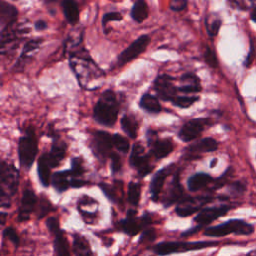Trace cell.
Here are the masks:
<instances>
[{
	"mask_svg": "<svg viewBox=\"0 0 256 256\" xmlns=\"http://www.w3.org/2000/svg\"><path fill=\"white\" fill-rule=\"evenodd\" d=\"M214 199L212 195H202L197 197H184L175 208L176 214L180 217L187 216L202 210L203 206Z\"/></svg>",
	"mask_w": 256,
	"mask_h": 256,
	"instance_id": "52a82bcc",
	"label": "cell"
},
{
	"mask_svg": "<svg viewBox=\"0 0 256 256\" xmlns=\"http://www.w3.org/2000/svg\"><path fill=\"white\" fill-rule=\"evenodd\" d=\"M46 225L48 230L54 235L58 233L59 231H61L62 229L60 228V223H59V220L56 217H50L46 221Z\"/></svg>",
	"mask_w": 256,
	"mask_h": 256,
	"instance_id": "7bdbcfd3",
	"label": "cell"
},
{
	"mask_svg": "<svg viewBox=\"0 0 256 256\" xmlns=\"http://www.w3.org/2000/svg\"><path fill=\"white\" fill-rule=\"evenodd\" d=\"M43 41L42 38H35V39H31V40L27 41L24 45V48L19 56L18 60L16 61L15 64V69H22L25 62L27 61V59H29L31 57V54H33L34 51H36L39 46L41 45Z\"/></svg>",
	"mask_w": 256,
	"mask_h": 256,
	"instance_id": "603a6c76",
	"label": "cell"
},
{
	"mask_svg": "<svg viewBox=\"0 0 256 256\" xmlns=\"http://www.w3.org/2000/svg\"><path fill=\"white\" fill-rule=\"evenodd\" d=\"M217 241H165L153 246L152 250L155 254L165 256L175 253H182L187 251L200 250L208 247L217 246Z\"/></svg>",
	"mask_w": 256,
	"mask_h": 256,
	"instance_id": "3957f363",
	"label": "cell"
},
{
	"mask_svg": "<svg viewBox=\"0 0 256 256\" xmlns=\"http://www.w3.org/2000/svg\"><path fill=\"white\" fill-rule=\"evenodd\" d=\"M122 19H123V17H122V14L120 12H117V11L108 12V13H105L103 15L102 25L105 28V26L107 25L108 22H110V21H120V20H122Z\"/></svg>",
	"mask_w": 256,
	"mask_h": 256,
	"instance_id": "60d3db41",
	"label": "cell"
},
{
	"mask_svg": "<svg viewBox=\"0 0 256 256\" xmlns=\"http://www.w3.org/2000/svg\"><path fill=\"white\" fill-rule=\"evenodd\" d=\"M51 210H52V205L49 202V200H47L46 198H42L40 202L39 203L37 202V206H36L37 218L38 219L43 218L44 216H46Z\"/></svg>",
	"mask_w": 256,
	"mask_h": 256,
	"instance_id": "8d00e7d4",
	"label": "cell"
},
{
	"mask_svg": "<svg viewBox=\"0 0 256 256\" xmlns=\"http://www.w3.org/2000/svg\"><path fill=\"white\" fill-rule=\"evenodd\" d=\"M254 51H255V47L251 45V46H250V51H249V53H248V55H247V57H246V59H245V61H244V65H245L246 67H250L251 64H252V62H253Z\"/></svg>",
	"mask_w": 256,
	"mask_h": 256,
	"instance_id": "bcb514c9",
	"label": "cell"
},
{
	"mask_svg": "<svg viewBox=\"0 0 256 256\" xmlns=\"http://www.w3.org/2000/svg\"><path fill=\"white\" fill-rule=\"evenodd\" d=\"M247 256H256V249L250 250V251L247 253Z\"/></svg>",
	"mask_w": 256,
	"mask_h": 256,
	"instance_id": "f5cc1de1",
	"label": "cell"
},
{
	"mask_svg": "<svg viewBox=\"0 0 256 256\" xmlns=\"http://www.w3.org/2000/svg\"><path fill=\"white\" fill-rule=\"evenodd\" d=\"M250 18L253 22L256 23V4H253L250 8Z\"/></svg>",
	"mask_w": 256,
	"mask_h": 256,
	"instance_id": "681fc988",
	"label": "cell"
},
{
	"mask_svg": "<svg viewBox=\"0 0 256 256\" xmlns=\"http://www.w3.org/2000/svg\"><path fill=\"white\" fill-rule=\"evenodd\" d=\"M151 154L157 160H160L164 157L168 156L173 150V143L169 139L164 140H155L150 143Z\"/></svg>",
	"mask_w": 256,
	"mask_h": 256,
	"instance_id": "cb8c5ba5",
	"label": "cell"
},
{
	"mask_svg": "<svg viewBox=\"0 0 256 256\" xmlns=\"http://www.w3.org/2000/svg\"><path fill=\"white\" fill-rule=\"evenodd\" d=\"M230 209L231 207L229 205H220V206L203 208L194 217V222L197 223L198 226L203 227L215 221L216 219L220 218L221 216L225 215Z\"/></svg>",
	"mask_w": 256,
	"mask_h": 256,
	"instance_id": "4fadbf2b",
	"label": "cell"
},
{
	"mask_svg": "<svg viewBox=\"0 0 256 256\" xmlns=\"http://www.w3.org/2000/svg\"><path fill=\"white\" fill-rule=\"evenodd\" d=\"M136 214L137 211L135 209H129L127 211L126 218L119 222L120 230L129 236L138 234L142 229H146V227L151 223V217L149 214H143L141 218H137Z\"/></svg>",
	"mask_w": 256,
	"mask_h": 256,
	"instance_id": "8992f818",
	"label": "cell"
},
{
	"mask_svg": "<svg viewBox=\"0 0 256 256\" xmlns=\"http://www.w3.org/2000/svg\"><path fill=\"white\" fill-rule=\"evenodd\" d=\"M72 250L75 256H95L89 241L83 235L75 233L73 235Z\"/></svg>",
	"mask_w": 256,
	"mask_h": 256,
	"instance_id": "7402d4cb",
	"label": "cell"
},
{
	"mask_svg": "<svg viewBox=\"0 0 256 256\" xmlns=\"http://www.w3.org/2000/svg\"><path fill=\"white\" fill-rule=\"evenodd\" d=\"M173 165H169L166 166L164 168H162L161 170L157 171L153 178L151 180V184H150V194H151V200L153 202H157L159 199V196L161 193V190L163 188V185L165 183V180L167 178V176L171 173Z\"/></svg>",
	"mask_w": 256,
	"mask_h": 256,
	"instance_id": "9a60e30c",
	"label": "cell"
},
{
	"mask_svg": "<svg viewBox=\"0 0 256 256\" xmlns=\"http://www.w3.org/2000/svg\"><path fill=\"white\" fill-rule=\"evenodd\" d=\"M37 197L32 189H25L22 198L20 202V206L18 209V215H17V221L18 222H25L29 220L31 213L36 209L37 206Z\"/></svg>",
	"mask_w": 256,
	"mask_h": 256,
	"instance_id": "5bb4252c",
	"label": "cell"
},
{
	"mask_svg": "<svg viewBox=\"0 0 256 256\" xmlns=\"http://www.w3.org/2000/svg\"><path fill=\"white\" fill-rule=\"evenodd\" d=\"M66 149H67V146L65 143L60 142L58 140L53 142L50 151L48 153H45L48 163L51 168H54V167L60 165V163L62 162V160L65 158V156H66Z\"/></svg>",
	"mask_w": 256,
	"mask_h": 256,
	"instance_id": "ac0fdd59",
	"label": "cell"
},
{
	"mask_svg": "<svg viewBox=\"0 0 256 256\" xmlns=\"http://www.w3.org/2000/svg\"><path fill=\"white\" fill-rule=\"evenodd\" d=\"M51 167L48 163L46 154H42L37 161V174L39 181L41 182V184L44 187H48L51 182Z\"/></svg>",
	"mask_w": 256,
	"mask_h": 256,
	"instance_id": "d4e9b609",
	"label": "cell"
},
{
	"mask_svg": "<svg viewBox=\"0 0 256 256\" xmlns=\"http://www.w3.org/2000/svg\"><path fill=\"white\" fill-rule=\"evenodd\" d=\"M70 175L73 176V178H77L78 176H81L84 173L83 161L80 157H75L71 161V169L69 170Z\"/></svg>",
	"mask_w": 256,
	"mask_h": 256,
	"instance_id": "d590c367",
	"label": "cell"
},
{
	"mask_svg": "<svg viewBox=\"0 0 256 256\" xmlns=\"http://www.w3.org/2000/svg\"><path fill=\"white\" fill-rule=\"evenodd\" d=\"M214 181L215 180L212 178V176L210 174L204 172H198L189 177V179L187 181V186L189 191L196 192L207 187Z\"/></svg>",
	"mask_w": 256,
	"mask_h": 256,
	"instance_id": "44dd1931",
	"label": "cell"
},
{
	"mask_svg": "<svg viewBox=\"0 0 256 256\" xmlns=\"http://www.w3.org/2000/svg\"><path fill=\"white\" fill-rule=\"evenodd\" d=\"M174 78L168 74H160L155 78L153 82V89L156 91L160 99L164 101H170L177 95L178 89L173 84Z\"/></svg>",
	"mask_w": 256,
	"mask_h": 256,
	"instance_id": "7c38bea8",
	"label": "cell"
},
{
	"mask_svg": "<svg viewBox=\"0 0 256 256\" xmlns=\"http://www.w3.org/2000/svg\"><path fill=\"white\" fill-rule=\"evenodd\" d=\"M111 158V171L113 174L119 172L122 168V160L119 154H117L116 152H112L110 155Z\"/></svg>",
	"mask_w": 256,
	"mask_h": 256,
	"instance_id": "f35d334b",
	"label": "cell"
},
{
	"mask_svg": "<svg viewBox=\"0 0 256 256\" xmlns=\"http://www.w3.org/2000/svg\"><path fill=\"white\" fill-rule=\"evenodd\" d=\"M141 197V185L137 182H130L127 191V200L130 205L137 206Z\"/></svg>",
	"mask_w": 256,
	"mask_h": 256,
	"instance_id": "1f68e13d",
	"label": "cell"
},
{
	"mask_svg": "<svg viewBox=\"0 0 256 256\" xmlns=\"http://www.w3.org/2000/svg\"><path fill=\"white\" fill-rule=\"evenodd\" d=\"M129 164L137 169L141 176H146L153 169L149 162V156L145 154L144 147L141 143H135L133 145L129 157Z\"/></svg>",
	"mask_w": 256,
	"mask_h": 256,
	"instance_id": "30bf717a",
	"label": "cell"
},
{
	"mask_svg": "<svg viewBox=\"0 0 256 256\" xmlns=\"http://www.w3.org/2000/svg\"><path fill=\"white\" fill-rule=\"evenodd\" d=\"M71 176L69 170L58 171L53 173L51 177V184L58 193H62L68 189L70 186V181L68 177Z\"/></svg>",
	"mask_w": 256,
	"mask_h": 256,
	"instance_id": "484cf974",
	"label": "cell"
},
{
	"mask_svg": "<svg viewBox=\"0 0 256 256\" xmlns=\"http://www.w3.org/2000/svg\"><path fill=\"white\" fill-rule=\"evenodd\" d=\"M150 43V37L148 35H141L125 49L123 50L117 59L118 65H125L126 63L132 61L133 59L138 57L141 53H143L147 46Z\"/></svg>",
	"mask_w": 256,
	"mask_h": 256,
	"instance_id": "9c48e42d",
	"label": "cell"
},
{
	"mask_svg": "<svg viewBox=\"0 0 256 256\" xmlns=\"http://www.w3.org/2000/svg\"><path fill=\"white\" fill-rule=\"evenodd\" d=\"M93 150L95 155L101 161L105 162L107 157H110L112 145H113V135L106 131H96L93 136Z\"/></svg>",
	"mask_w": 256,
	"mask_h": 256,
	"instance_id": "8fae6325",
	"label": "cell"
},
{
	"mask_svg": "<svg viewBox=\"0 0 256 256\" xmlns=\"http://www.w3.org/2000/svg\"><path fill=\"white\" fill-rule=\"evenodd\" d=\"M19 181L18 170L10 163L0 164V201L2 207H9L11 198L17 191Z\"/></svg>",
	"mask_w": 256,
	"mask_h": 256,
	"instance_id": "7a4b0ae2",
	"label": "cell"
},
{
	"mask_svg": "<svg viewBox=\"0 0 256 256\" xmlns=\"http://www.w3.org/2000/svg\"><path fill=\"white\" fill-rule=\"evenodd\" d=\"M204 59L207 65H209L212 68L218 67V59L216 57V54L214 50H212L210 47H206L204 52Z\"/></svg>",
	"mask_w": 256,
	"mask_h": 256,
	"instance_id": "74e56055",
	"label": "cell"
},
{
	"mask_svg": "<svg viewBox=\"0 0 256 256\" xmlns=\"http://www.w3.org/2000/svg\"><path fill=\"white\" fill-rule=\"evenodd\" d=\"M87 182L79 179V178H72L70 180V186H72L73 188H79V187H83L84 185H86Z\"/></svg>",
	"mask_w": 256,
	"mask_h": 256,
	"instance_id": "7dc6e473",
	"label": "cell"
},
{
	"mask_svg": "<svg viewBox=\"0 0 256 256\" xmlns=\"http://www.w3.org/2000/svg\"><path fill=\"white\" fill-rule=\"evenodd\" d=\"M121 127L130 138L132 139L136 138L137 132H138V123H137L135 118L127 114L124 115L121 118Z\"/></svg>",
	"mask_w": 256,
	"mask_h": 256,
	"instance_id": "4dcf8cb0",
	"label": "cell"
},
{
	"mask_svg": "<svg viewBox=\"0 0 256 256\" xmlns=\"http://www.w3.org/2000/svg\"><path fill=\"white\" fill-rule=\"evenodd\" d=\"M133 20L137 23H142L148 16V5L143 0L136 1L130 11Z\"/></svg>",
	"mask_w": 256,
	"mask_h": 256,
	"instance_id": "f546056e",
	"label": "cell"
},
{
	"mask_svg": "<svg viewBox=\"0 0 256 256\" xmlns=\"http://www.w3.org/2000/svg\"><path fill=\"white\" fill-rule=\"evenodd\" d=\"M254 232V226L242 219H231L224 223L207 227L204 235L208 237H223L229 234L251 235Z\"/></svg>",
	"mask_w": 256,
	"mask_h": 256,
	"instance_id": "277c9868",
	"label": "cell"
},
{
	"mask_svg": "<svg viewBox=\"0 0 256 256\" xmlns=\"http://www.w3.org/2000/svg\"><path fill=\"white\" fill-rule=\"evenodd\" d=\"M3 236L4 238L8 239L10 242H12L15 246H17L19 244V241H20V239H19V236L16 232V230L13 228V227H6L4 230H3Z\"/></svg>",
	"mask_w": 256,
	"mask_h": 256,
	"instance_id": "ab89813d",
	"label": "cell"
},
{
	"mask_svg": "<svg viewBox=\"0 0 256 256\" xmlns=\"http://www.w3.org/2000/svg\"><path fill=\"white\" fill-rule=\"evenodd\" d=\"M184 198V191L182 188V185L180 183V178H179V172H176L173 180L171 182L170 188L168 190V193L164 200V206L168 207L173 205L175 202H180Z\"/></svg>",
	"mask_w": 256,
	"mask_h": 256,
	"instance_id": "e0dca14e",
	"label": "cell"
},
{
	"mask_svg": "<svg viewBox=\"0 0 256 256\" xmlns=\"http://www.w3.org/2000/svg\"><path fill=\"white\" fill-rule=\"evenodd\" d=\"M139 105L142 109L149 113H159L162 110L158 98L150 93H145L142 95Z\"/></svg>",
	"mask_w": 256,
	"mask_h": 256,
	"instance_id": "f1b7e54d",
	"label": "cell"
},
{
	"mask_svg": "<svg viewBox=\"0 0 256 256\" xmlns=\"http://www.w3.org/2000/svg\"><path fill=\"white\" fill-rule=\"evenodd\" d=\"M187 4L186 0H173L169 3V8L172 11H182L186 8Z\"/></svg>",
	"mask_w": 256,
	"mask_h": 256,
	"instance_id": "ee69618b",
	"label": "cell"
},
{
	"mask_svg": "<svg viewBox=\"0 0 256 256\" xmlns=\"http://www.w3.org/2000/svg\"><path fill=\"white\" fill-rule=\"evenodd\" d=\"M218 142L216 141L214 138L211 137H207V138H203L200 141L196 142L195 144L190 145L188 148H186L185 152L192 156L194 154H199V153H206V152H213L218 149Z\"/></svg>",
	"mask_w": 256,
	"mask_h": 256,
	"instance_id": "ffe728a7",
	"label": "cell"
},
{
	"mask_svg": "<svg viewBox=\"0 0 256 256\" xmlns=\"http://www.w3.org/2000/svg\"><path fill=\"white\" fill-rule=\"evenodd\" d=\"M61 6L67 22L71 25H75L79 20V8L77 3L72 0H65L62 1Z\"/></svg>",
	"mask_w": 256,
	"mask_h": 256,
	"instance_id": "4316f807",
	"label": "cell"
},
{
	"mask_svg": "<svg viewBox=\"0 0 256 256\" xmlns=\"http://www.w3.org/2000/svg\"><path fill=\"white\" fill-rule=\"evenodd\" d=\"M101 189L103 190V192L105 193V195L107 197L111 200V201H116V192L112 189L111 186L107 185L106 183H101L100 184Z\"/></svg>",
	"mask_w": 256,
	"mask_h": 256,
	"instance_id": "f6af8a7d",
	"label": "cell"
},
{
	"mask_svg": "<svg viewBox=\"0 0 256 256\" xmlns=\"http://www.w3.org/2000/svg\"><path fill=\"white\" fill-rule=\"evenodd\" d=\"M47 23L44 21V20H38L34 23V28L37 30V31H42V30H45L47 28Z\"/></svg>",
	"mask_w": 256,
	"mask_h": 256,
	"instance_id": "c3c4849f",
	"label": "cell"
},
{
	"mask_svg": "<svg viewBox=\"0 0 256 256\" xmlns=\"http://www.w3.org/2000/svg\"><path fill=\"white\" fill-rule=\"evenodd\" d=\"M119 107L115 93L111 89L104 91L94 106V120L102 126H113L117 120Z\"/></svg>",
	"mask_w": 256,
	"mask_h": 256,
	"instance_id": "6da1fadb",
	"label": "cell"
},
{
	"mask_svg": "<svg viewBox=\"0 0 256 256\" xmlns=\"http://www.w3.org/2000/svg\"><path fill=\"white\" fill-rule=\"evenodd\" d=\"M17 151L19 163L23 168L29 170L37 154V139L33 127L26 129L24 134L19 138Z\"/></svg>",
	"mask_w": 256,
	"mask_h": 256,
	"instance_id": "5b68a950",
	"label": "cell"
},
{
	"mask_svg": "<svg viewBox=\"0 0 256 256\" xmlns=\"http://www.w3.org/2000/svg\"><path fill=\"white\" fill-rule=\"evenodd\" d=\"M181 82L183 85L178 88V91L185 94L198 93L202 90L199 77L192 72L184 73L181 76Z\"/></svg>",
	"mask_w": 256,
	"mask_h": 256,
	"instance_id": "d6986e66",
	"label": "cell"
},
{
	"mask_svg": "<svg viewBox=\"0 0 256 256\" xmlns=\"http://www.w3.org/2000/svg\"><path fill=\"white\" fill-rule=\"evenodd\" d=\"M211 125V119L208 118H194L184 123L178 132V137L183 142H190L197 138L207 126Z\"/></svg>",
	"mask_w": 256,
	"mask_h": 256,
	"instance_id": "ba28073f",
	"label": "cell"
},
{
	"mask_svg": "<svg viewBox=\"0 0 256 256\" xmlns=\"http://www.w3.org/2000/svg\"><path fill=\"white\" fill-rule=\"evenodd\" d=\"M199 100V96L192 95V96H178L176 95L171 102L173 105L180 107V108H188L191 105H193L195 102H197Z\"/></svg>",
	"mask_w": 256,
	"mask_h": 256,
	"instance_id": "d6a6232c",
	"label": "cell"
},
{
	"mask_svg": "<svg viewBox=\"0 0 256 256\" xmlns=\"http://www.w3.org/2000/svg\"><path fill=\"white\" fill-rule=\"evenodd\" d=\"M6 216L7 214L5 212H1V216H0V218H1V224L4 225L5 221H6Z\"/></svg>",
	"mask_w": 256,
	"mask_h": 256,
	"instance_id": "816d5d0a",
	"label": "cell"
},
{
	"mask_svg": "<svg viewBox=\"0 0 256 256\" xmlns=\"http://www.w3.org/2000/svg\"><path fill=\"white\" fill-rule=\"evenodd\" d=\"M156 238V234H155V230L153 228H146L144 229V231L142 232L141 236H140V243H145V242H151Z\"/></svg>",
	"mask_w": 256,
	"mask_h": 256,
	"instance_id": "b9f144b4",
	"label": "cell"
},
{
	"mask_svg": "<svg viewBox=\"0 0 256 256\" xmlns=\"http://www.w3.org/2000/svg\"><path fill=\"white\" fill-rule=\"evenodd\" d=\"M231 4H234L235 6H237L239 9H247L246 6H245V3L244 2H240V1H233V2H230Z\"/></svg>",
	"mask_w": 256,
	"mask_h": 256,
	"instance_id": "f907efd6",
	"label": "cell"
},
{
	"mask_svg": "<svg viewBox=\"0 0 256 256\" xmlns=\"http://www.w3.org/2000/svg\"><path fill=\"white\" fill-rule=\"evenodd\" d=\"M205 24H206V30H207L208 35L211 37H214L218 34L221 28V25H222V20H221V18L217 16H215L211 19L210 17L207 16Z\"/></svg>",
	"mask_w": 256,
	"mask_h": 256,
	"instance_id": "836d02e7",
	"label": "cell"
},
{
	"mask_svg": "<svg viewBox=\"0 0 256 256\" xmlns=\"http://www.w3.org/2000/svg\"><path fill=\"white\" fill-rule=\"evenodd\" d=\"M18 11L15 6L5 2L0 1V25L1 31L11 28L17 20Z\"/></svg>",
	"mask_w": 256,
	"mask_h": 256,
	"instance_id": "2e32d148",
	"label": "cell"
},
{
	"mask_svg": "<svg viewBox=\"0 0 256 256\" xmlns=\"http://www.w3.org/2000/svg\"><path fill=\"white\" fill-rule=\"evenodd\" d=\"M54 252L56 256H71L69 244L64 235V231L61 230L54 234Z\"/></svg>",
	"mask_w": 256,
	"mask_h": 256,
	"instance_id": "83f0119b",
	"label": "cell"
},
{
	"mask_svg": "<svg viewBox=\"0 0 256 256\" xmlns=\"http://www.w3.org/2000/svg\"><path fill=\"white\" fill-rule=\"evenodd\" d=\"M216 162H217V159H213V162L211 163V167H212V166H214V164H215Z\"/></svg>",
	"mask_w": 256,
	"mask_h": 256,
	"instance_id": "db71d44e",
	"label": "cell"
},
{
	"mask_svg": "<svg viewBox=\"0 0 256 256\" xmlns=\"http://www.w3.org/2000/svg\"><path fill=\"white\" fill-rule=\"evenodd\" d=\"M113 145L115 148L122 153H127L129 150V141L124 136L119 133H115L113 135Z\"/></svg>",
	"mask_w": 256,
	"mask_h": 256,
	"instance_id": "e575fe53",
	"label": "cell"
}]
</instances>
